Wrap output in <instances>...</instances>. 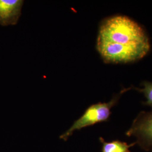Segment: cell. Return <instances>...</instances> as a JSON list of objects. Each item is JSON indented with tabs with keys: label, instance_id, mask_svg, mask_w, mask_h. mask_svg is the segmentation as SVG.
I'll list each match as a JSON object with an SVG mask.
<instances>
[{
	"label": "cell",
	"instance_id": "obj_1",
	"mask_svg": "<svg viewBox=\"0 0 152 152\" xmlns=\"http://www.w3.org/2000/svg\"><path fill=\"white\" fill-rule=\"evenodd\" d=\"M96 48L104 62L127 63L147 55L151 44L141 25L127 16L115 15L101 22Z\"/></svg>",
	"mask_w": 152,
	"mask_h": 152
},
{
	"label": "cell",
	"instance_id": "obj_2",
	"mask_svg": "<svg viewBox=\"0 0 152 152\" xmlns=\"http://www.w3.org/2000/svg\"><path fill=\"white\" fill-rule=\"evenodd\" d=\"M130 89V88H124L114 96L109 102H99L90 105L83 114L74 122L71 127L60 135V139L66 141L76 131L81 130L83 128L109 121L112 114V108L118 103L122 94Z\"/></svg>",
	"mask_w": 152,
	"mask_h": 152
},
{
	"label": "cell",
	"instance_id": "obj_3",
	"mask_svg": "<svg viewBox=\"0 0 152 152\" xmlns=\"http://www.w3.org/2000/svg\"><path fill=\"white\" fill-rule=\"evenodd\" d=\"M125 134L136 137V144L142 150L152 151V110L140 112Z\"/></svg>",
	"mask_w": 152,
	"mask_h": 152
},
{
	"label": "cell",
	"instance_id": "obj_4",
	"mask_svg": "<svg viewBox=\"0 0 152 152\" xmlns=\"http://www.w3.org/2000/svg\"><path fill=\"white\" fill-rule=\"evenodd\" d=\"M23 1L0 0V25H15L21 15Z\"/></svg>",
	"mask_w": 152,
	"mask_h": 152
},
{
	"label": "cell",
	"instance_id": "obj_5",
	"mask_svg": "<svg viewBox=\"0 0 152 152\" xmlns=\"http://www.w3.org/2000/svg\"><path fill=\"white\" fill-rule=\"evenodd\" d=\"M99 140L102 144V152H131V148L136 145L135 142L129 144L118 140L107 142L102 137L99 138Z\"/></svg>",
	"mask_w": 152,
	"mask_h": 152
},
{
	"label": "cell",
	"instance_id": "obj_6",
	"mask_svg": "<svg viewBox=\"0 0 152 152\" xmlns=\"http://www.w3.org/2000/svg\"><path fill=\"white\" fill-rule=\"evenodd\" d=\"M141 85L142 86L141 88L137 87L134 88L137 91L142 93L146 98V101L143 102L142 104L152 108V82L144 81L141 83Z\"/></svg>",
	"mask_w": 152,
	"mask_h": 152
}]
</instances>
